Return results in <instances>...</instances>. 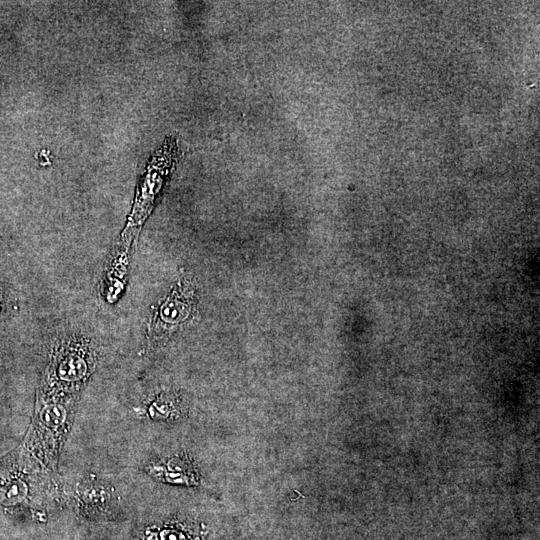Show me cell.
Segmentation results:
<instances>
[{"instance_id": "obj_1", "label": "cell", "mask_w": 540, "mask_h": 540, "mask_svg": "<svg viewBox=\"0 0 540 540\" xmlns=\"http://www.w3.org/2000/svg\"><path fill=\"white\" fill-rule=\"evenodd\" d=\"M90 364L91 354L84 342L69 340L59 347L51 364L50 376L63 385H75L85 379Z\"/></svg>"}, {"instance_id": "obj_2", "label": "cell", "mask_w": 540, "mask_h": 540, "mask_svg": "<svg viewBox=\"0 0 540 540\" xmlns=\"http://www.w3.org/2000/svg\"><path fill=\"white\" fill-rule=\"evenodd\" d=\"M187 304L179 299L174 294L169 297L167 301L161 307L159 313V320L164 326H173L183 320V316L186 314Z\"/></svg>"}]
</instances>
